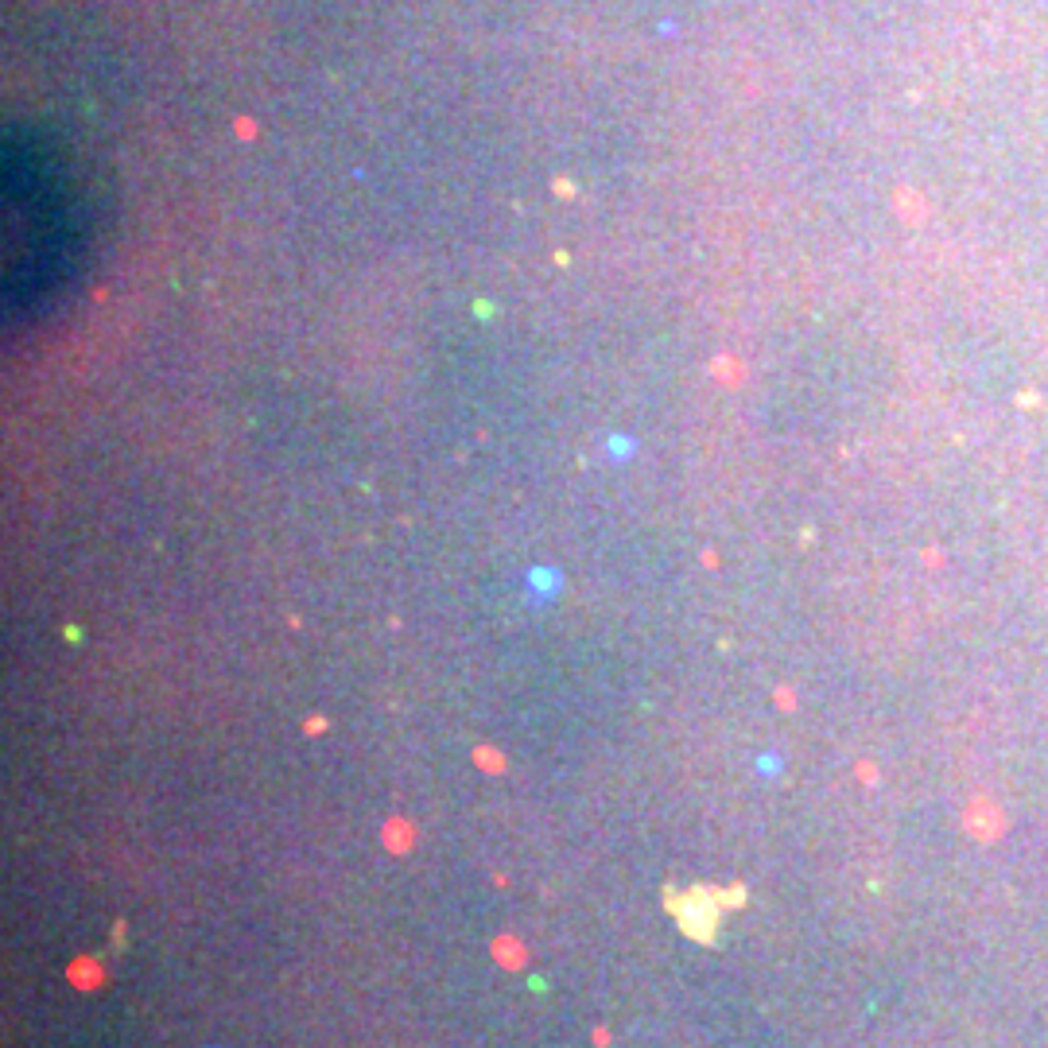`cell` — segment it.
<instances>
[{
	"instance_id": "obj_1",
	"label": "cell",
	"mask_w": 1048,
	"mask_h": 1048,
	"mask_svg": "<svg viewBox=\"0 0 1048 1048\" xmlns=\"http://www.w3.org/2000/svg\"><path fill=\"white\" fill-rule=\"evenodd\" d=\"M967 831L979 835V839H998V835L1006 831V819H1002V812H998L990 800H979V804H971V812H967Z\"/></svg>"
}]
</instances>
